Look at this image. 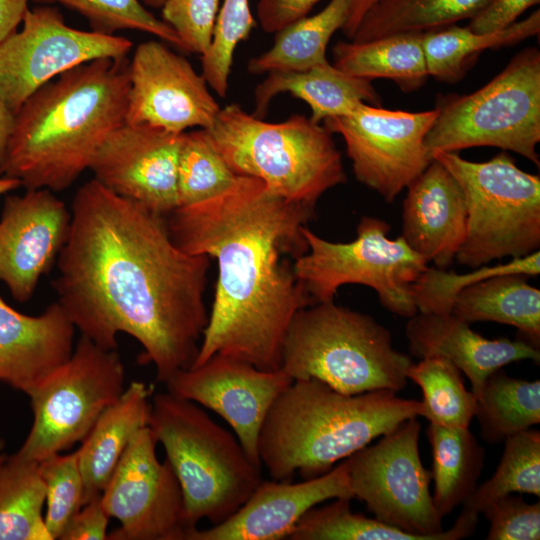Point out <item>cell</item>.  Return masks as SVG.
Segmentation results:
<instances>
[{
	"mask_svg": "<svg viewBox=\"0 0 540 540\" xmlns=\"http://www.w3.org/2000/svg\"><path fill=\"white\" fill-rule=\"evenodd\" d=\"M490 0H379L362 17L353 37L365 42L405 32H425L471 19Z\"/></svg>",
	"mask_w": 540,
	"mask_h": 540,
	"instance_id": "4dcf8cb0",
	"label": "cell"
},
{
	"mask_svg": "<svg viewBox=\"0 0 540 540\" xmlns=\"http://www.w3.org/2000/svg\"><path fill=\"white\" fill-rule=\"evenodd\" d=\"M401 236L437 268L454 261L467 231L464 193L455 177L432 159L408 186L403 201Z\"/></svg>",
	"mask_w": 540,
	"mask_h": 540,
	"instance_id": "44dd1931",
	"label": "cell"
},
{
	"mask_svg": "<svg viewBox=\"0 0 540 540\" xmlns=\"http://www.w3.org/2000/svg\"><path fill=\"white\" fill-rule=\"evenodd\" d=\"M281 369L262 370L229 356L215 354L204 363L173 373L167 391L198 403L223 418L249 460L262 468L258 439L277 397L292 383Z\"/></svg>",
	"mask_w": 540,
	"mask_h": 540,
	"instance_id": "e0dca14e",
	"label": "cell"
},
{
	"mask_svg": "<svg viewBox=\"0 0 540 540\" xmlns=\"http://www.w3.org/2000/svg\"><path fill=\"white\" fill-rule=\"evenodd\" d=\"M507 273L525 274L529 277L538 276L540 251L524 257L512 258L506 263L483 265L464 274L428 266L413 285L414 303L419 313L451 314L454 300L461 289L476 281Z\"/></svg>",
	"mask_w": 540,
	"mask_h": 540,
	"instance_id": "74e56055",
	"label": "cell"
},
{
	"mask_svg": "<svg viewBox=\"0 0 540 540\" xmlns=\"http://www.w3.org/2000/svg\"><path fill=\"white\" fill-rule=\"evenodd\" d=\"M254 24L249 0H222L211 45L201 55L202 76L220 97L228 91L235 49Z\"/></svg>",
	"mask_w": 540,
	"mask_h": 540,
	"instance_id": "f35d334b",
	"label": "cell"
},
{
	"mask_svg": "<svg viewBox=\"0 0 540 540\" xmlns=\"http://www.w3.org/2000/svg\"><path fill=\"white\" fill-rule=\"evenodd\" d=\"M389 230L386 221L363 216L356 238L338 243L305 226L308 250L294 262V272L314 304L334 301L343 285L359 284L372 288L390 313L408 319L416 315L412 288L428 262L402 236L388 238Z\"/></svg>",
	"mask_w": 540,
	"mask_h": 540,
	"instance_id": "8fae6325",
	"label": "cell"
},
{
	"mask_svg": "<svg viewBox=\"0 0 540 540\" xmlns=\"http://www.w3.org/2000/svg\"><path fill=\"white\" fill-rule=\"evenodd\" d=\"M101 496V495H100ZM97 496L84 504L70 519L59 540H105L110 516Z\"/></svg>",
	"mask_w": 540,
	"mask_h": 540,
	"instance_id": "ee69618b",
	"label": "cell"
},
{
	"mask_svg": "<svg viewBox=\"0 0 540 540\" xmlns=\"http://www.w3.org/2000/svg\"><path fill=\"white\" fill-rule=\"evenodd\" d=\"M149 426L132 438L101 493L107 514L120 522L108 540H187L189 526L180 483ZM197 528V527H196Z\"/></svg>",
	"mask_w": 540,
	"mask_h": 540,
	"instance_id": "9a60e30c",
	"label": "cell"
},
{
	"mask_svg": "<svg viewBox=\"0 0 540 540\" xmlns=\"http://www.w3.org/2000/svg\"><path fill=\"white\" fill-rule=\"evenodd\" d=\"M220 109L205 78L185 57L155 40L135 48L129 61L126 123L180 134L210 128Z\"/></svg>",
	"mask_w": 540,
	"mask_h": 540,
	"instance_id": "2e32d148",
	"label": "cell"
},
{
	"mask_svg": "<svg viewBox=\"0 0 540 540\" xmlns=\"http://www.w3.org/2000/svg\"><path fill=\"white\" fill-rule=\"evenodd\" d=\"M210 259L180 249L165 216L93 178L74 195L51 284L82 336L113 350L118 334H128L143 348L139 363H152L165 382L196 359Z\"/></svg>",
	"mask_w": 540,
	"mask_h": 540,
	"instance_id": "6da1fadb",
	"label": "cell"
},
{
	"mask_svg": "<svg viewBox=\"0 0 540 540\" xmlns=\"http://www.w3.org/2000/svg\"><path fill=\"white\" fill-rule=\"evenodd\" d=\"M431 158L455 177L464 193L467 231L455 256L458 264L474 269L539 250V175L521 170L505 151L484 162L439 150Z\"/></svg>",
	"mask_w": 540,
	"mask_h": 540,
	"instance_id": "ba28073f",
	"label": "cell"
},
{
	"mask_svg": "<svg viewBox=\"0 0 540 540\" xmlns=\"http://www.w3.org/2000/svg\"><path fill=\"white\" fill-rule=\"evenodd\" d=\"M352 3L330 0L320 12L275 33L272 47L249 61V72L303 71L328 62L327 45L333 34L344 27Z\"/></svg>",
	"mask_w": 540,
	"mask_h": 540,
	"instance_id": "f1b7e54d",
	"label": "cell"
},
{
	"mask_svg": "<svg viewBox=\"0 0 540 540\" xmlns=\"http://www.w3.org/2000/svg\"><path fill=\"white\" fill-rule=\"evenodd\" d=\"M540 496V432L528 428L504 440V450L494 474L477 486L463 508L480 513L492 500L509 493Z\"/></svg>",
	"mask_w": 540,
	"mask_h": 540,
	"instance_id": "e575fe53",
	"label": "cell"
},
{
	"mask_svg": "<svg viewBox=\"0 0 540 540\" xmlns=\"http://www.w3.org/2000/svg\"><path fill=\"white\" fill-rule=\"evenodd\" d=\"M128 90L126 58L93 60L45 84L14 114L2 176L26 189L69 188L125 122Z\"/></svg>",
	"mask_w": 540,
	"mask_h": 540,
	"instance_id": "3957f363",
	"label": "cell"
},
{
	"mask_svg": "<svg viewBox=\"0 0 540 540\" xmlns=\"http://www.w3.org/2000/svg\"><path fill=\"white\" fill-rule=\"evenodd\" d=\"M427 436L432 450V499L443 518L464 504L476 489L485 450L468 428L430 423Z\"/></svg>",
	"mask_w": 540,
	"mask_h": 540,
	"instance_id": "83f0119b",
	"label": "cell"
},
{
	"mask_svg": "<svg viewBox=\"0 0 540 540\" xmlns=\"http://www.w3.org/2000/svg\"><path fill=\"white\" fill-rule=\"evenodd\" d=\"M437 117L425 138L433 151L458 152L491 146L513 151L537 167L540 142V52L516 54L480 89L466 95L441 96Z\"/></svg>",
	"mask_w": 540,
	"mask_h": 540,
	"instance_id": "9c48e42d",
	"label": "cell"
},
{
	"mask_svg": "<svg viewBox=\"0 0 540 540\" xmlns=\"http://www.w3.org/2000/svg\"><path fill=\"white\" fill-rule=\"evenodd\" d=\"M59 3L84 16L93 31L115 34L120 30H137L152 34L182 50L175 31L150 13L140 0H33Z\"/></svg>",
	"mask_w": 540,
	"mask_h": 540,
	"instance_id": "ab89813d",
	"label": "cell"
},
{
	"mask_svg": "<svg viewBox=\"0 0 540 540\" xmlns=\"http://www.w3.org/2000/svg\"><path fill=\"white\" fill-rule=\"evenodd\" d=\"M205 130L236 175L255 177L289 201L315 207L347 180L332 133L305 115L265 122L234 103Z\"/></svg>",
	"mask_w": 540,
	"mask_h": 540,
	"instance_id": "5b68a950",
	"label": "cell"
},
{
	"mask_svg": "<svg viewBox=\"0 0 540 540\" xmlns=\"http://www.w3.org/2000/svg\"><path fill=\"white\" fill-rule=\"evenodd\" d=\"M529 276L507 273L471 283L457 294L452 314L467 322L492 321L515 327L539 348L540 290Z\"/></svg>",
	"mask_w": 540,
	"mask_h": 540,
	"instance_id": "484cf974",
	"label": "cell"
},
{
	"mask_svg": "<svg viewBox=\"0 0 540 540\" xmlns=\"http://www.w3.org/2000/svg\"><path fill=\"white\" fill-rule=\"evenodd\" d=\"M422 412L421 401L391 390L351 395L316 379L293 380L267 414L259 459L274 480L313 479Z\"/></svg>",
	"mask_w": 540,
	"mask_h": 540,
	"instance_id": "277c9868",
	"label": "cell"
},
{
	"mask_svg": "<svg viewBox=\"0 0 540 540\" xmlns=\"http://www.w3.org/2000/svg\"><path fill=\"white\" fill-rule=\"evenodd\" d=\"M237 177L205 129L182 133L177 166L178 207L198 204L222 194Z\"/></svg>",
	"mask_w": 540,
	"mask_h": 540,
	"instance_id": "d590c367",
	"label": "cell"
},
{
	"mask_svg": "<svg viewBox=\"0 0 540 540\" xmlns=\"http://www.w3.org/2000/svg\"><path fill=\"white\" fill-rule=\"evenodd\" d=\"M379 0H353L348 19L342 28L343 33L351 39L364 14Z\"/></svg>",
	"mask_w": 540,
	"mask_h": 540,
	"instance_id": "681fc988",
	"label": "cell"
},
{
	"mask_svg": "<svg viewBox=\"0 0 540 540\" xmlns=\"http://www.w3.org/2000/svg\"><path fill=\"white\" fill-rule=\"evenodd\" d=\"M540 32V11L495 32L475 33L467 26L449 25L422 32L429 76L443 82L460 80L474 57L485 49L517 44Z\"/></svg>",
	"mask_w": 540,
	"mask_h": 540,
	"instance_id": "f546056e",
	"label": "cell"
},
{
	"mask_svg": "<svg viewBox=\"0 0 540 540\" xmlns=\"http://www.w3.org/2000/svg\"><path fill=\"white\" fill-rule=\"evenodd\" d=\"M350 498L314 506L296 523L289 540H427L351 510Z\"/></svg>",
	"mask_w": 540,
	"mask_h": 540,
	"instance_id": "8d00e7d4",
	"label": "cell"
},
{
	"mask_svg": "<svg viewBox=\"0 0 540 540\" xmlns=\"http://www.w3.org/2000/svg\"><path fill=\"white\" fill-rule=\"evenodd\" d=\"M321 0H258L257 19L267 33H277L308 16Z\"/></svg>",
	"mask_w": 540,
	"mask_h": 540,
	"instance_id": "f6af8a7d",
	"label": "cell"
},
{
	"mask_svg": "<svg viewBox=\"0 0 540 540\" xmlns=\"http://www.w3.org/2000/svg\"><path fill=\"white\" fill-rule=\"evenodd\" d=\"M125 390V368L116 351L80 337L70 357L28 396L31 429L15 457L40 462L71 448Z\"/></svg>",
	"mask_w": 540,
	"mask_h": 540,
	"instance_id": "7c38bea8",
	"label": "cell"
},
{
	"mask_svg": "<svg viewBox=\"0 0 540 540\" xmlns=\"http://www.w3.org/2000/svg\"><path fill=\"white\" fill-rule=\"evenodd\" d=\"M4 440L0 439V463L6 459V454L4 453Z\"/></svg>",
	"mask_w": 540,
	"mask_h": 540,
	"instance_id": "f5cc1de1",
	"label": "cell"
},
{
	"mask_svg": "<svg viewBox=\"0 0 540 540\" xmlns=\"http://www.w3.org/2000/svg\"><path fill=\"white\" fill-rule=\"evenodd\" d=\"M314 209L238 175L222 194L166 216L180 249L218 264L211 312L191 367L220 354L262 370L281 369L294 315L314 304L294 272V262L308 250L303 228Z\"/></svg>",
	"mask_w": 540,
	"mask_h": 540,
	"instance_id": "7a4b0ae2",
	"label": "cell"
},
{
	"mask_svg": "<svg viewBox=\"0 0 540 540\" xmlns=\"http://www.w3.org/2000/svg\"><path fill=\"white\" fill-rule=\"evenodd\" d=\"M144 5L153 8H161L165 0H140Z\"/></svg>",
	"mask_w": 540,
	"mask_h": 540,
	"instance_id": "816d5d0a",
	"label": "cell"
},
{
	"mask_svg": "<svg viewBox=\"0 0 540 540\" xmlns=\"http://www.w3.org/2000/svg\"><path fill=\"white\" fill-rule=\"evenodd\" d=\"M289 93L311 108L310 119L320 123L327 118L344 116L361 104L381 106V98L371 80L349 75L333 64L303 71H274L255 88V116L262 118L271 100Z\"/></svg>",
	"mask_w": 540,
	"mask_h": 540,
	"instance_id": "d4e9b609",
	"label": "cell"
},
{
	"mask_svg": "<svg viewBox=\"0 0 540 540\" xmlns=\"http://www.w3.org/2000/svg\"><path fill=\"white\" fill-rule=\"evenodd\" d=\"M153 386L131 382L103 411L77 449L83 505L100 496L134 435L148 426Z\"/></svg>",
	"mask_w": 540,
	"mask_h": 540,
	"instance_id": "cb8c5ba5",
	"label": "cell"
},
{
	"mask_svg": "<svg viewBox=\"0 0 540 540\" xmlns=\"http://www.w3.org/2000/svg\"><path fill=\"white\" fill-rule=\"evenodd\" d=\"M405 334L412 355L446 358L466 375L477 398L496 370L512 362L540 361L539 348L525 340L487 339L452 313L418 312L408 319Z\"/></svg>",
	"mask_w": 540,
	"mask_h": 540,
	"instance_id": "603a6c76",
	"label": "cell"
},
{
	"mask_svg": "<svg viewBox=\"0 0 540 540\" xmlns=\"http://www.w3.org/2000/svg\"><path fill=\"white\" fill-rule=\"evenodd\" d=\"M333 65L341 71L368 80L394 81L405 93L425 84L429 77L422 32L387 35L365 42L336 43Z\"/></svg>",
	"mask_w": 540,
	"mask_h": 540,
	"instance_id": "4316f807",
	"label": "cell"
},
{
	"mask_svg": "<svg viewBox=\"0 0 540 540\" xmlns=\"http://www.w3.org/2000/svg\"><path fill=\"white\" fill-rule=\"evenodd\" d=\"M220 0H165L162 20L179 37L182 50L203 55L211 45Z\"/></svg>",
	"mask_w": 540,
	"mask_h": 540,
	"instance_id": "b9f144b4",
	"label": "cell"
},
{
	"mask_svg": "<svg viewBox=\"0 0 540 540\" xmlns=\"http://www.w3.org/2000/svg\"><path fill=\"white\" fill-rule=\"evenodd\" d=\"M20 30L0 41V100L14 114L62 73L103 58H126L133 44L115 34L68 26L56 7L28 9Z\"/></svg>",
	"mask_w": 540,
	"mask_h": 540,
	"instance_id": "4fadbf2b",
	"label": "cell"
},
{
	"mask_svg": "<svg viewBox=\"0 0 540 540\" xmlns=\"http://www.w3.org/2000/svg\"><path fill=\"white\" fill-rule=\"evenodd\" d=\"M44 503L39 462L7 456L0 463V540H52Z\"/></svg>",
	"mask_w": 540,
	"mask_h": 540,
	"instance_id": "d6a6232c",
	"label": "cell"
},
{
	"mask_svg": "<svg viewBox=\"0 0 540 540\" xmlns=\"http://www.w3.org/2000/svg\"><path fill=\"white\" fill-rule=\"evenodd\" d=\"M13 126L14 112L0 100V176H2Z\"/></svg>",
	"mask_w": 540,
	"mask_h": 540,
	"instance_id": "c3c4849f",
	"label": "cell"
},
{
	"mask_svg": "<svg viewBox=\"0 0 540 540\" xmlns=\"http://www.w3.org/2000/svg\"><path fill=\"white\" fill-rule=\"evenodd\" d=\"M335 498H354L346 459L313 479L262 480L233 515L208 529H193L187 540L287 539L309 509Z\"/></svg>",
	"mask_w": 540,
	"mask_h": 540,
	"instance_id": "ffe728a7",
	"label": "cell"
},
{
	"mask_svg": "<svg viewBox=\"0 0 540 540\" xmlns=\"http://www.w3.org/2000/svg\"><path fill=\"white\" fill-rule=\"evenodd\" d=\"M437 114V108L407 112L361 103L323 122L344 139L357 181L392 203L432 161L425 138Z\"/></svg>",
	"mask_w": 540,
	"mask_h": 540,
	"instance_id": "5bb4252c",
	"label": "cell"
},
{
	"mask_svg": "<svg viewBox=\"0 0 540 540\" xmlns=\"http://www.w3.org/2000/svg\"><path fill=\"white\" fill-rule=\"evenodd\" d=\"M540 0H490L487 5L470 19L467 27L475 33H490L501 30L516 21L528 8Z\"/></svg>",
	"mask_w": 540,
	"mask_h": 540,
	"instance_id": "bcb514c9",
	"label": "cell"
},
{
	"mask_svg": "<svg viewBox=\"0 0 540 540\" xmlns=\"http://www.w3.org/2000/svg\"><path fill=\"white\" fill-rule=\"evenodd\" d=\"M21 186V183L14 178L0 176V196Z\"/></svg>",
	"mask_w": 540,
	"mask_h": 540,
	"instance_id": "f907efd6",
	"label": "cell"
},
{
	"mask_svg": "<svg viewBox=\"0 0 540 540\" xmlns=\"http://www.w3.org/2000/svg\"><path fill=\"white\" fill-rule=\"evenodd\" d=\"M181 136L124 122L98 148L89 170L95 180L115 194L166 217L179 206Z\"/></svg>",
	"mask_w": 540,
	"mask_h": 540,
	"instance_id": "ac0fdd59",
	"label": "cell"
},
{
	"mask_svg": "<svg viewBox=\"0 0 540 540\" xmlns=\"http://www.w3.org/2000/svg\"><path fill=\"white\" fill-rule=\"evenodd\" d=\"M30 0H0V41L16 31Z\"/></svg>",
	"mask_w": 540,
	"mask_h": 540,
	"instance_id": "7dc6e473",
	"label": "cell"
},
{
	"mask_svg": "<svg viewBox=\"0 0 540 540\" xmlns=\"http://www.w3.org/2000/svg\"><path fill=\"white\" fill-rule=\"evenodd\" d=\"M475 417L482 438L491 444L540 423V381L508 375L502 368L486 380Z\"/></svg>",
	"mask_w": 540,
	"mask_h": 540,
	"instance_id": "1f68e13d",
	"label": "cell"
},
{
	"mask_svg": "<svg viewBox=\"0 0 540 540\" xmlns=\"http://www.w3.org/2000/svg\"><path fill=\"white\" fill-rule=\"evenodd\" d=\"M148 426L162 444L183 492L186 521L219 524L233 515L262 481L260 467L237 437L194 402L168 391L151 401Z\"/></svg>",
	"mask_w": 540,
	"mask_h": 540,
	"instance_id": "52a82bcc",
	"label": "cell"
},
{
	"mask_svg": "<svg viewBox=\"0 0 540 540\" xmlns=\"http://www.w3.org/2000/svg\"><path fill=\"white\" fill-rule=\"evenodd\" d=\"M483 513L490 524L487 540H539L540 503L511 493L489 502Z\"/></svg>",
	"mask_w": 540,
	"mask_h": 540,
	"instance_id": "7bdbcfd3",
	"label": "cell"
},
{
	"mask_svg": "<svg viewBox=\"0 0 540 540\" xmlns=\"http://www.w3.org/2000/svg\"><path fill=\"white\" fill-rule=\"evenodd\" d=\"M75 327L56 301L23 314L0 295V382L29 395L73 351Z\"/></svg>",
	"mask_w": 540,
	"mask_h": 540,
	"instance_id": "7402d4cb",
	"label": "cell"
},
{
	"mask_svg": "<svg viewBox=\"0 0 540 540\" xmlns=\"http://www.w3.org/2000/svg\"><path fill=\"white\" fill-rule=\"evenodd\" d=\"M407 379L422 391V416L430 423L469 428L475 417L477 397L465 387L462 372L441 356L422 358L407 371Z\"/></svg>",
	"mask_w": 540,
	"mask_h": 540,
	"instance_id": "836d02e7",
	"label": "cell"
},
{
	"mask_svg": "<svg viewBox=\"0 0 540 540\" xmlns=\"http://www.w3.org/2000/svg\"><path fill=\"white\" fill-rule=\"evenodd\" d=\"M421 425L416 417L399 424L346 458L353 497L374 517L427 540H460L471 536L479 513L462 509L454 525L444 530L430 492L431 473L419 453Z\"/></svg>",
	"mask_w": 540,
	"mask_h": 540,
	"instance_id": "30bf717a",
	"label": "cell"
},
{
	"mask_svg": "<svg viewBox=\"0 0 540 540\" xmlns=\"http://www.w3.org/2000/svg\"><path fill=\"white\" fill-rule=\"evenodd\" d=\"M411 358L393 346L372 316L333 301L300 309L283 343L281 370L293 380L316 379L345 394L406 387Z\"/></svg>",
	"mask_w": 540,
	"mask_h": 540,
	"instance_id": "8992f818",
	"label": "cell"
},
{
	"mask_svg": "<svg viewBox=\"0 0 540 540\" xmlns=\"http://www.w3.org/2000/svg\"><path fill=\"white\" fill-rule=\"evenodd\" d=\"M71 211L48 189L5 198L0 217V281L25 303L67 242Z\"/></svg>",
	"mask_w": 540,
	"mask_h": 540,
	"instance_id": "d6986e66",
	"label": "cell"
},
{
	"mask_svg": "<svg viewBox=\"0 0 540 540\" xmlns=\"http://www.w3.org/2000/svg\"><path fill=\"white\" fill-rule=\"evenodd\" d=\"M39 468L45 485L44 523L51 539L57 540L83 506L84 485L77 450L51 455L39 462Z\"/></svg>",
	"mask_w": 540,
	"mask_h": 540,
	"instance_id": "60d3db41",
	"label": "cell"
}]
</instances>
